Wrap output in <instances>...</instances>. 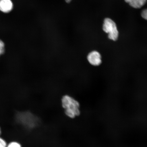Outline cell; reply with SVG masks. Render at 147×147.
<instances>
[{
    "label": "cell",
    "instance_id": "8",
    "mask_svg": "<svg viewBox=\"0 0 147 147\" xmlns=\"http://www.w3.org/2000/svg\"><path fill=\"white\" fill-rule=\"evenodd\" d=\"M7 143L4 139L0 137V147H7Z\"/></svg>",
    "mask_w": 147,
    "mask_h": 147
},
{
    "label": "cell",
    "instance_id": "3",
    "mask_svg": "<svg viewBox=\"0 0 147 147\" xmlns=\"http://www.w3.org/2000/svg\"><path fill=\"white\" fill-rule=\"evenodd\" d=\"M88 61L91 65L94 67H98L102 64V56L100 53L96 51H93L88 54Z\"/></svg>",
    "mask_w": 147,
    "mask_h": 147
},
{
    "label": "cell",
    "instance_id": "1",
    "mask_svg": "<svg viewBox=\"0 0 147 147\" xmlns=\"http://www.w3.org/2000/svg\"><path fill=\"white\" fill-rule=\"evenodd\" d=\"M62 105L67 117L74 119L80 114V105L78 101L69 95H64L62 98Z\"/></svg>",
    "mask_w": 147,
    "mask_h": 147
},
{
    "label": "cell",
    "instance_id": "7",
    "mask_svg": "<svg viewBox=\"0 0 147 147\" xmlns=\"http://www.w3.org/2000/svg\"><path fill=\"white\" fill-rule=\"evenodd\" d=\"M7 147H22L21 144L16 142H12L9 143Z\"/></svg>",
    "mask_w": 147,
    "mask_h": 147
},
{
    "label": "cell",
    "instance_id": "4",
    "mask_svg": "<svg viewBox=\"0 0 147 147\" xmlns=\"http://www.w3.org/2000/svg\"><path fill=\"white\" fill-rule=\"evenodd\" d=\"M13 3L11 0H0V10L4 13L10 12L13 8Z\"/></svg>",
    "mask_w": 147,
    "mask_h": 147
},
{
    "label": "cell",
    "instance_id": "10",
    "mask_svg": "<svg viewBox=\"0 0 147 147\" xmlns=\"http://www.w3.org/2000/svg\"><path fill=\"white\" fill-rule=\"evenodd\" d=\"M71 0H65V1H66V2L67 3H69L71 1Z\"/></svg>",
    "mask_w": 147,
    "mask_h": 147
},
{
    "label": "cell",
    "instance_id": "2",
    "mask_svg": "<svg viewBox=\"0 0 147 147\" xmlns=\"http://www.w3.org/2000/svg\"><path fill=\"white\" fill-rule=\"evenodd\" d=\"M103 30L108 34L109 39L116 41L118 39L119 33L116 25L113 20L109 18H106L104 20L103 25Z\"/></svg>",
    "mask_w": 147,
    "mask_h": 147
},
{
    "label": "cell",
    "instance_id": "6",
    "mask_svg": "<svg viewBox=\"0 0 147 147\" xmlns=\"http://www.w3.org/2000/svg\"><path fill=\"white\" fill-rule=\"evenodd\" d=\"M5 51V44L3 41L0 40V56L4 54Z\"/></svg>",
    "mask_w": 147,
    "mask_h": 147
},
{
    "label": "cell",
    "instance_id": "9",
    "mask_svg": "<svg viewBox=\"0 0 147 147\" xmlns=\"http://www.w3.org/2000/svg\"><path fill=\"white\" fill-rule=\"evenodd\" d=\"M141 14V16L144 19L147 20V9L143 10Z\"/></svg>",
    "mask_w": 147,
    "mask_h": 147
},
{
    "label": "cell",
    "instance_id": "11",
    "mask_svg": "<svg viewBox=\"0 0 147 147\" xmlns=\"http://www.w3.org/2000/svg\"><path fill=\"white\" fill-rule=\"evenodd\" d=\"M1 127H0V135H1Z\"/></svg>",
    "mask_w": 147,
    "mask_h": 147
},
{
    "label": "cell",
    "instance_id": "5",
    "mask_svg": "<svg viewBox=\"0 0 147 147\" xmlns=\"http://www.w3.org/2000/svg\"><path fill=\"white\" fill-rule=\"evenodd\" d=\"M134 8H140L146 3V0H125Z\"/></svg>",
    "mask_w": 147,
    "mask_h": 147
}]
</instances>
